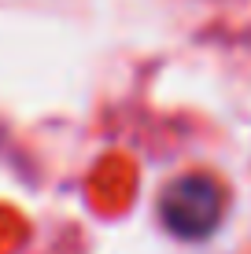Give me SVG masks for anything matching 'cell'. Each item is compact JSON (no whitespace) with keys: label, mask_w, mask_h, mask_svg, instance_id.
Here are the masks:
<instances>
[{"label":"cell","mask_w":251,"mask_h":254,"mask_svg":"<svg viewBox=\"0 0 251 254\" xmlns=\"http://www.w3.org/2000/svg\"><path fill=\"white\" fill-rule=\"evenodd\" d=\"M226 188L211 173H181L159 195V221L177 240H207L222 225Z\"/></svg>","instance_id":"cell-1"}]
</instances>
